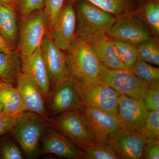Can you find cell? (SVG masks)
Instances as JSON below:
<instances>
[{
    "label": "cell",
    "mask_w": 159,
    "mask_h": 159,
    "mask_svg": "<svg viewBox=\"0 0 159 159\" xmlns=\"http://www.w3.org/2000/svg\"><path fill=\"white\" fill-rule=\"evenodd\" d=\"M49 119L29 111L20 116L10 132L29 158L37 156L43 134L49 127Z\"/></svg>",
    "instance_id": "obj_1"
},
{
    "label": "cell",
    "mask_w": 159,
    "mask_h": 159,
    "mask_svg": "<svg viewBox=\"0 0 159 159\" xmlns=\"http://www.w3.org/2000/svg\"><path fill=\"white\" fill-rule=\"evenodd\" d=\"M71 75L79 81L99 77L104 66L87 42L77 37L65 52Z\"/></svg>",
    "instance_id": "obj_2"
},
{
    "label": "cell",
    "mask_w": 159,
    "mask_h": 159,
    "mask_svg": "<svg viewBox=\"0 0 159 159\" xmlns=\"http://www.w3.org/2000/svg\"><path fill=\"white\" fill-rule=\"evenodd\" d=\"M21 19L16 50L23 64L40 48L48 28L44 8Z\"/></svg>",
    "instance_id": "obj_3"
},
{
    "label": "cell",
    "mask_w": 159,
    "mask_h": 159,
    "mask_svg": "<svg viewBox=\"0 0 159 159\" xmlns=\"http://www.w3.org/2000/svg\"><path fill=\"white\" fill-rule=\"evenodd\" d=\"M76 80L84 106L117 115L121 94L99 78L85 81Z\"/></svg>",
    "instance_id": "obj_4"
},
{
    "label": "cell",
    "mask_w": 159,
    "mask_h": 159,
    "mask_svg": "<svg viewBox=\"0 0 159 159\" xmlns=\"http://www.w3.org/2000/svg\"><path fill=\"white\" fill-rule=\"evenodd\" d=\"M49 119L50 125L68 138L80 149L94 141L82 111L75 110L60 114Z\"/></svg>",
    "instance_id": "obj_5"
},
{
    "label": "cell",
    "mask_w": 159,
    "mask_h": 159,
    "mask_svg": "<svg viewBox=\"0 0 159 159\" xmlns=\"http://www.w3.org/2000/svg\"><path fill=\"white\" fill-rule=\"evenodd\" d=\"M76 9L77 37L82 38L100 31L107 32L116 16L85 1H78Z\"/></svg>",
    "instance_id": "obj_6"
},
{
    "label": "cell",
    "mask_w": 159,
    "mask_h": 159,
    "mask_svg": "<svg viewBox=\"0 0 159 159\" xmlns=\"http://www.w3.org/2000/svg\"><path fill=\"white\" fill-rule=\"evenodd\" d=\"M41 48L48 72L52 93L68 79L70 71L65 53L55 44L49 30L46 32Z\"/></svg>",
    "instance_id": "obj_7"
},
{
    "label": "cell",
    "mask_w": 159,
    "mask_h": 159,
    "mask_svg": "<svg viewBox=\"0 0 159 159\" xmlns=\"http://www.w3.org/2000/svg\"><path fill=\"white\" fill-rule=\"evenodd\" d=\"M107 33L112 39L135 45L153 36L150 29L138 16L129 11L117 16Z\"/></svg>",
    "instance_id": "obj_8"
},
{
    "label": "cell",
    "mask_w": 159,
    "mask_h": 159,
    "mask_svg": "<svg viewBox=\"0 0 159 159\" xmlns=\"http://www.w3.org/2000/svg\"><path fill=\"white\" fill-rule=\"evenodd\" d=\"M121 95L143 99L148 86L130 70L103 68L98 77Z\"/></svg>",
    "instance_id": "obj_9"
},
{
    "label": "cell",
    "mask_w": 159,
    "mask_h": 159,
    "mask_svg": "<svg viewBox=\"0 0 159 159\" xmlns=\"http://www.w3.org/2000/svg\"><path fill=\"white\" fill-rule=\"evenodd\" d=\"M147 137L138 131L119 128L107 139L109 145L120 158L144 159Z\"/></svg>",
    "instance_id": "obj_10"
},
{
    "label": "cell",
    "mask_w": 159,
    "mask_h": 159,
    "mask_svg": "<svg viewBox=\"0 0 159 159\" xmlns=\"http://www.w3.org/2000/svg\"><path fill=\"white\" fill-rule=\"evenodd\" d=\"M48 102V114L52 117L68 111L82 109L84 105L77 81L71 74L52 93Z\"/></svg>",
    "instance_id": "obj_11"
},
{
    "label": "cell",
    "mask_w": 159,
    "mask_h": 159,
    "mask_svg": "<svg viewBox=\"0 0 159 159\" xmlns=\"http://www.w3.org/2000/svg\"><path fill=\"white\" fill-rule=\"evenodd\" d=\"M49 31L55 44L65 52L77 38L76 12L73 4L67 0Z\"/></svg>",
    "instance_id": "obj_12"
},
{
    "label": "cell",
    "mask_w": 159,
    "mask_h": 159,
    "mask_svg": "<svg viewBox=\"0 0 159 159\" xmlns=\"http://www.w3.org/2000/svg\"><path fill=\"white\" fill-rule=\"evenodd\" d=\"M148 112L143 99L119 96L117 115L121 128L141 132Z\"/></svg>",
    "instance_id": "obj_13"
},
{
    "label": "cell",
    "mask_w": 159,
    "mask_h": 159,
    "mask_svg": "<svg viewBox=\"0 0 159 159\" xmlns=\"http://www.w3.org/2000/svg\"><path fill=\"white\" fill-rule=\"evenodd\" d=\"M40 141L42 154H54L67 159H82L81 149L53 127L45 131Z\"/></svg>",
    "instance_id": "obj_14"
},
{
    "label": "cell",
    "mask_w": 159,
    "mask_h": 159,
    "mask_svg": "<svg viewBox=\"0 0 159 159\" xmlns=\"http://www.w3.org/2000/svg\"><path fill=\"white\" fill-rule=\"evenodd\" d=\"M80 38L89 43L100 62L105 67L129 70L119 58L113 39L107 32L100 31Z\"/></svg>",
    "instance_id": "obj_15"
},
{
    "label": "cell",
    "mask_w": 159,
    "mask_h": 159,
    "mask_svg": "<svg viewBox=\"0 0 159 159\" xmlns=\"http://www.w3.org/2000/svg\"><path fill=\"white\" fill-rule=\"evenodd\" d=\"M16 87L20 95L26 111L49 119L45 99L39 89L29 74L22 71L18 77Z\"/></svg>",
    "instance_id": "obj_16"
},
{
    "label": "cell",
    "mask_w": 159,
    "mask_h": 159,
    "mask_svg": "<svg viewBox=\"0 0 159 159\" xmlns=\"http://www.w3.org/2000/svg\"><path fill=\"white\" fill-rule=\"evenodd\" d=\"M80 111L85 117L94 141L107 140L110 134L121 128L116 114L107 113L85 106H84Z\"/></svg>",
    "instance_id": "obj_17"
},
{
    "label": "cell",
    "mask_w": 159,
    "mask_h": 159,
    "mask_svg": "<svg viewBox=\"0 0 159 159\" xmlns=\"http://www.w3.org/2000/svg\"><path fill=\"white\" fill-rule=\"evenodd\" d=\"M22 71L29 74L39 89L46 102H49L51 94L50 77L41 47L22 64Z\"/></svg>",
    "instance_id": "obj_18"
},
{
    "label": "cell",
    "mask_w": 159,
    "mask_h": 159,
    "mask_svg": "<svg viewBox=\"0 0 159 159\" xmlns=\"http://www.w3.org/2000/svg\"><path fill=\"white\" fill-rule=\"evenodd\" d=\"M0 34L12 48H17L19 25L15 8L0 3Z\"/></svg>",
    "instance_id": "obj_19"
},
{
    "label": "cell",
    "mask_w": 159,
    "mask_h": 159,
    "mask_svg": "<svg viewBox=\"0 0 159 159\" xmlns=\"http://www.w3.org/2000/svg\"><path fill=\"white\" fill-rule=\"evenodd\" d=\"M22 72V61L17 50L10 52L0 51V80L16 86Z\"/></svg>",
    "instance_id": "obj_20"
},
{
    "label": "cell",
    "mask_w": 159,
    "mask_h": 159,
    "mask_svg": "<svg viewBox=\"0 0 159 159\" xmlns=\"http://www.w3.org/2000/svg\"><path fill=\"white\" fill-rule=\"evenodd\" d=\"M0 101L3 106L2 115L16 116L26 111L18 90L10 84H0Z\"/></svg>",
    "instance_id": "obj_21"
},
{
    "label": "cell",
    "mask_w": 159,
    "mask_h": 159,
    "mask_svg": "<svg viewBox=\"0 0 159 159\" xmlns=\"http://www.w3.org/2000/svg\"><path fill=\"white\" fill-rule=\"evenodd\" d=\"M82 159H120L107 140L94 141L81 148Z\"/></svg>",
    "instance_id": "obj_22"
},
{
    "label": "cell",
    "mask_w": 159,
    "mask_h": 159,
    "mask_svg": "<svg viewBox=\"0 0 159 159\" xmlns=\"http://www.w3.org/2000/svg\"><path fill=\"white\" fill-rule=\"evenodd\" d=\"M130 70L148 87L159 84V69L139 59Z\"/></svg>",
    "instance_id": "obj_23"
},
{
    "label": "cell",
    "mask_w": 159,
    "mask_h": 159,
    "mask_svg": "<svg viewBox=\"0 0 159 159\" xmlns=\"http://www.w3.org/2000/svg\"><path fill=\"white\" fill-rule=\"evenodd\" d=\"M139 59L153 65H159V43L152 36L136 45Z\"/></svg>",
    "instance_id": "obj_24"
},
{
    "label": "cell",
    "mask_w": 159,
    "mask_h": 159,
    "mask_svg": "<svg viewBox=\"0 0 159 159\" xmlns=\"http://www.w3.org/2000/svg\"><path fill=\"white\" fill-rule=\"evenodd\" d=\"M138 16L150 29L154 36L159 35V4L152 0L145 4Z\"/></svg>",
    "instance_id": "obj_25"
},
{
    "label": "cell",
    "mask_w": 159,
    "mask_h": 159,
    "mask_svg": "<svg viewBox=\"0 0 159 159\" xmlns=\"http://www.w3.org/2000/svg\"><path fill=\"white\" fill-rule=\"evenodd\" d=\"M72 4L80 1H85L93 4L116 17L129 9V0H67Z\"/></svg>",
    "instance_id": "obj_26"
},
{
    "label": "cell",
    "mask_w": 159,
    "mask_h": 159,
    "mask_svg": "<svg viewBox=\"0 0 159 159\" xmlns=\"http://www.w3.org/2000/svg\"><path fill=\"white\" fill-rule=\"evenodd\" d=\"M113 39L119 58L126 68L130 70L139 58L136 45L122 41Z\"/></svg>",
    "instance_id": "obj_27"
},
{
    "label": "cell",
    "mask_w": 159,
    "mask_h": 159,
    "mask_svg": "<svg viewBox=\"0 0 159 159\" xmlns=\"http://www.w3.org/2000/svg\"><path fill=\"white\" fill-rule=\"evenodd\" d=\"M45 0H14L15 9L21 18L44 7Z\"/></svg>",
    "instance_id": "obj_28"
},
{
    "label": "cell",
    "mask_w": 159,
    "mask_h": 159,
    "mask_svg": "<svg viewBox=\"0 0 159 159\" xmlns=\"http://www.w3.org/2000/svg\"><path fill=\"white\" fill-rule=\"evenodd\" d=\"M141 132L147 138L159 139V110L148 111Z\"/></svg>",
    "instance_id": "obj_29"
},
{
    "label": "cell",
    "mask_w": 159,
    "mask_h": 159,
    "mask_svg": "<svg viewBox=\"0 0 159 159\" xmlns=\"http://www.w3.org/2000/svg\"><path fill=\"white\" fill-rule=\"evenodd\" d=\"M23 152L20 147L14 142L7 139L0 144V158L3 159H23Z\"/></svg>",
    "instance_id": "obj_30"
},
{
    "label": "cell",
    "mask_w": 159,
    "mask_h": 159,
    "mask_svg": "<svg viewBox=\"0 0 159 159\" xmlns=\"http://www.w3.org/2000/svg\"><path fill=\"white\" fill-rule=\"evenodd\" d=\"M67 0H45L44 7L50 31Z\"/></svg>",
    "instance_id": "obj_31"
},
{
    "label": "cell",
    "mask_w": 159,
    "mask_h": 159,
    "mask_svg": "<svg viewBox=\"0 0 159 159\" xmlns=\"http://www.w3.org/2000/svg\"><path fill=\"white\" fill-rule=\"evenodd\" d=\"M143 99L147 110H159V84L148 87Z\"/></svg>",
    "instance_id": "obj_32"
},
{
    "label": "cell",
    "mask_w": 159,
    "mask_h": 159,
    "mask_svg": "<svg viewBox=\"0 0 159 159\" xmlns=\"http://www.w3.org/2000/svg\"><path fill=\"white\" fill-rule=\"evenodd\" d=\"M144 159H159V139L147 138L144 150Z\"/></svg>",
    "instance_id": "obj_33"
},
{
    "label": "cell",
    "mask_w": 159,
    "mask_h": 159,
    "mask_svg": "<svg viewBox=\"0 0 159 159\" xmlns=\"http://www.w3.org/2000/svg\"><path fill=\"white\" fill-rule=\"evenodd\" d=\"M22 113L16 116H6L0 114V136L10 131Z\"/></svg>",
    "instance_id": "obj_34"
},
{
    "label": "cell",
    "mask_w": 159,
    "mask_h": 159,
    "mask_svg": "<svg viewBox=\"0 0 159 159\" xmlns=\"http://www.w3.org/2000/svg\"><path fill=\"white\" fill-rule=\"evenodd\" d=\"M16 50L12 48L6 42L0 34V51H5V52H10L13 50Z\"/></svg>",
    "instance_id": "obj_35"
},
{
    "label": "cell",
    "mask_w": 159,
    "mask_h": 159,
    "mask_svg": "<svg viewBox=\"0 0 159 159\" xmlns=\"http://www.w3.org/2000/svg\"><path fill=\"white\" fill-rule=\"evenodd\" d=\"M0 3L15 8L14 0H0Z\"/></svg>",
    "instance_id": "obj_36"
},
{
    "label": "cell",
    "mask_w": 159,
    "mask_h": 159,
    "mask_svg": "<svg viewBox=\"0 0 159 159\" xmlns=\"http://www.w3.org/2000/svg\"><path fill=\"white\" fill-rule=\"evenodd\" d=\"M3 110V106L2 105V103H1V101H0V114L2 113Z\"/></svg>",
    "instance_id": "obj_37"
},
{
    "label": "cell",
    "mask_w": 159,
    "mask_h": 159,
    "mask_svg": "<svg viewBox=\"0 0 159 159\" xmlns=\"http://www.w3.org/2000/svg\"><path fill=\"white\" fill-rule=\"evenodd\" d=\"M2 81H1V80H0V84H1L2 83Z\"/></svg>",
    "instance_id": "obj_38"
}]
</instances>
